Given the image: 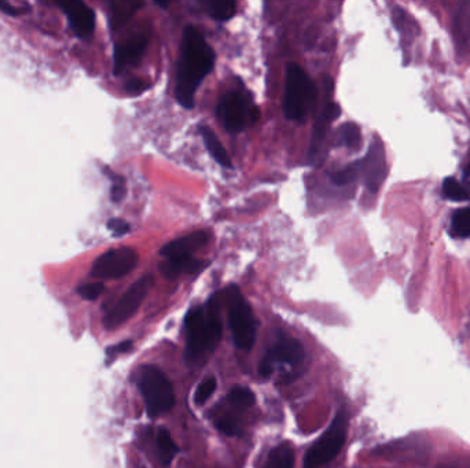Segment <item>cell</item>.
Masks as SVG:
<instances>
[{"instance_id": "obj_1", "label": "cell", "mask_w": 470, "mask_h": 468, "mask_svg": "<svg viewBox=\"0 0 470 468\" xmlns=\"http://www.w3.org/2000/svg\"><path fill=\"white\" fill-rule=\"evenodd\" d=\"M215 52L193 26L183 30L181 61L176 75V99L186 109L194 107V95L201 81L213 69Z\"/></svg>"}, {"instance_id": "obj_2", "label": "cell", "mask_w": 470, "mask_h": 468, "mask_svg": "<svg viewBox=\"0 0 470 468\" xmlns=\"http://www.w3.org/2000/svg\"><path fill=\"white\" fill-rule=\"evenodd\" d=\"M187 360L200 362L212 353L222 337L220 304L219 297L213 295L205 307H195L190 309L186 320Z\"/></svg>"}, {"instance_id": "obj_3", "label": "cell", "mask_w": 470, "mask_h": 468, "mask_svg": "<svg viewBox=\"0 0 470 468\" xmlns=\"http://www.w3.org/2000/svg\"><path fill=\"white\" fill-rule=\"evenodd\" d=\"M136 385L143 395L149 417H159L174 408V388L159 368L155 365L140 367L136 375Z\"/></svg>"}, {"instance_id": "obj_4", "label": "cell", "mask_w": 470, "mask_h": 468, "mask_svg": "<svg viewBox=\"0 0 470 468\" xmlns=\"http://www.w3.org/2000/svg\"><path fill=\"white\" fill-rule=\"evenodd\" d=\"M224 301L229 311V323L235 346L241 350H251L255 345L258 330V323L251 305L234 285L224 290Z\"/></svg>"}, {"instance_id": "obj_5", "label": "cell", "mask_w": 470, "mask_h": 468, "mask_svg": "<svg viewBox=\"0 0 470 468\" xmlns=\"http://www.w3.org/2000/svg\"><path fill=\"white\" fill-rule=\"evenodd\" d=\"M285 88L284 111L287 120H303L316 99V88L311 78L297 63H289Z\"/></svg>"}, {"instance_id": "obj_6", "label": "cell", "mask_w": 470, "mask_h": 468, "mask_svg": "<svg viewBox=\"0 0 470 468\" xmlns=\"http://www.w3.org/2000/svg\"><path fill=\"white\" fill-rule=\"evenodd\" d=\"M348 417L344 411H339L337 417L333 419L330 427L326 433L313 443L306 453L304 467L303 468H327L330 463L337 457L347 438Z\"/></svg>"}, {"instance_id": "obj_7", "label": "cell", "mask_w": 470, "mask_h": 468, "mask_svg": "<svg viewBox=\"0 0 470 468\" xmlns=\"http://www.w3.org/2000/svg\"><path fill=\"white\" fill-rule=\"evenodd\" d=\"M155 279L152 275H145L140 279H138L113 305V308L106 313L104 317V328L114 330L121 324H124L127 320H130L142 305Z\"/></svg>"}, {"instance_id": "obj_8", "label": "cell", "mask_w": 470, "mask_h": 468, "mask_svg": "<svg viewBox=\"0 0 470 468\" xmlns=\"http://www.w3.org/2000/svg\"><path fill=\"white\" fill-rule=\"evenodd\" d=\"M136 265L138 254L133 249H112L95 260L90 275L95 279H119L128 275Z\"/></svg>"}, {"instance_id": "obj_9", "label": "cell", "mask_w": 470, "mask_h": 468, "mask_svg": "<svg viewBox=\"0 0 470 468\" xmlns=\"http://www.w3.org/2000/svg\"><path fill=\"white\" fill-rule=\"evenodd\" d=\"M217 113L224 128L230 133H239L245 130L248 121H256L259 111L256 107L248 109L245 99L238 92L226 94L217 106Z\"/></svg>"}, {"instance_id": "obj_10", "label": "cell", "mask_w": 470, "mask_h": 468, "mask_svg": "<svg viewBox=\"0 0 470 468\" xmlns=\"http://www.w3.org/2000/svg\"><path fill=\"white\" fill-rule=\"evenodd\" d=\"M362 162V173L365 176V184L370 192H377L387 176V159L385 149L381 140L375 139Z\"/></svg>"}, {"instance_id": "obj_11", "label": "cell", "mask_w": 470, "mask_h": 468, "mask_svg": "<svg viewBox=\"0 0 470 468\" xmlns=\"http://www.w3.org/2000/svg\"><path fill=\"white\" fill-rule=\"evenodd\" d=\"M58 6L65 13L69 26L78 37H88L95 29V13L84 1L71 0L65 3H58Z\"/></svg>"}, {"instance_id": "obj_12", "label": "cell", "mask_w": 470, "mask_h": 468, "mask_svg": "<svg viewBox=\"0 0 470 468\" xmlns=\"http://www.w3.org/2000/svg\"><path fill=\"white\" fill-rule=\"evenodd\" d=\"M306 357L304 346L300 340L294 338L281 337L274 346L268 350L265 359L270 360L272 365L274 363L287 365L290 368H296L303 363Z\"/></svg>"}, {"instance_id": "obj_13", "label": "cell", "mask_w": 470, "mask_h": 468, "mask_svg": "<svg viewBox=\"0 0 470 468\" xmlns=\"http://www.w3.org/2000/svg\"><path fill=\"white\" fill-rule=\"evenodd\" d=\"M209 242V234L207 231H197L193 234L186 235L179 239H175L165 246L161 247L159 254L165 259L171 257H191V253L200 250Z\"/></svg>"}, {"instance_id": "obj_14", "label": "cell", "mask_w": 470, "mask_h": 468, "mask_svg": "<svg viewBox=\"0 0 470 468\" xmlns=\"http://www.w3.org/2000/svg\"><path fill=\"white\" fill-rule=\"evenodd\" d=\"M147 46L146 36H133L114 50V73L120 75L127 66H132L140 61Z\"/></svg>"}, {"instance_id": "obj_15", "label": "cell", "mask_w": 470, "mask_h": 468, "mask_svg": "<svg viewBox=\"0 0 470 468\" xmlns=\"http://www.w3.org/2000/svg\"><path fill=\"white\" fill-rule=\"evenodd\" d=\"M341 114V109L336 102H326L319 111V116L315 121L313 130V140H311V150L310 156H315L320 149V144L325 142L327 130L330 128V124L337 120Z\"/></svg>"}, {"instance_id": "obj_16", "label": "cell", "mask_w": 470, "mask_h": 468, "mask_svg": "<svg viewBox=\"0 0 470 468\" xmlns=\"http://www.w3.org/2000/svg\"><path fill=\"white\" fill-rule=\"evenodd\" d=\"M208 261L198 260L193 257H171L159 265L161 273L168 279H176L181 273L197 275L208 266Z\"/></svg>"}, {"instance_id": "obj_17", "label": "cell", "mask_w": 470, "mask_h": 468, "mask_svg": "<svg viewBox=\"0 0 470 468\" xmlns=\"http://www.w3.org/2000/svg\"><path fill=\"white\" fill-rule=\"evenodd\" d=\"M143 6V3L136 1H114L110 4V27L113 30L126 25L135 13Z\"/></svg>"}, {"instance_id": "obj_18", "label": "cell", "mask_w": 470, "mask_h": 468, "mask_svg": "<svg viewBox=\"0 0 470 468\" xmlns=\"http://www.w3.org/2000/svg\"><path fill=\"white\" fill-rule=\"evenodd\" d=\"M200 132H201V136L204 139V143L208 149L209 154L215 158V161L224 166V168H233V164H231V159L230 156L227 154L226 149L223 147V144L220 143L219 137L216 136V133L213 130H210L209 127H200Z\"/></svg>"}, {"instance_id": "obj_19", "label": "cell", "mask_w": 470, "mask_h": 468, "mask_svg": "<svg viewBox=\"0 0 470 468\" xmlns=\"http://www.w3.org/2000/svg\"><path fill=\"white\" fill-rule=\"evenodd\" d=\"M294 450L291 443L278 445L268 455V460L264 468H293Z\"/></svg>"}, {"instance_id": "obj_20", "label": "cell", "mask_w": 470, "mask_h": 468, "mask_svg": "<svg viewBox=\"0 0 470 468\" xmlns=\"http://www.w3.org/2000/svg\"><path fill=\"white\" fill-rule=\"evenodd\" d=\"M157 448H158V455L159 459L162 462V464L169 466L174 460V457L176 456V453L179 452V448L176 446V443H174L169 431L164 427L158 429L157 431Z\"/></svg>"}, {"instance_id": "obj_21", "label": "cell", "mask_w": 470, "mask_h": 468, "mask_svg": "<svg viewBox=\"0 0 470 468\" xmlns=\"http://www.w3.org/2000/svg\"><path fill=\"white\" fill-rule=\"evenodd\" d=\"M450 234L454 238H470V207L459 209L452 214Z\"/></svg>"}, {"instance_id": "obj_22", "label": "cell", "mask_w": 470, "mask_h": 468, "mask_svg": "<svg viewBox=\"0 0 470 468\" xmlns=\"http://www.w3.org/2000/svg\"><path fill=\"white\" fill-rule=\"evenodd\" d=\"M454 35L462 43H466L470 39V1L462 4L454 20Z\"/></svg>"}, {"instance_id": "obj_23", "label": "cell", "mask_w": 470, "mask_h": 468, "mask_svg": "<svg viewBox=\"0 0 470 468\" xmlns=\"http://www.w3.org/2000/svg\"><path fill=\"white\" fill-rule=\"evenodd\" d=\"M208 13L217 21H227L233 18L236 10V4L231 0H216L207 3Z\"/></svg>"}, {"instance_id": "obj_24", "label": "cell", "mask_w": 470, "mask_h": 468, "mask_svg": "<svg viewBox=\"0 0 470 468\" xmlns=\"http://www.w3.org/2000/svg\"><path fill=\"white\" fill-rule=\"evenodd\" d=\"M443 191L444 198L454 201V202H462V201H468L470 198V192L461 184L458 180H455L454 178H447L443 182Z\"/></svg>"}, {"instance_id": "obj_25", "label": "cell", "mask_w": 470, "mask_h": 468, "mask_svg": "<svg viewBox=\"0 0 470 468\" xmlns=\"http://www.w3.org/2000/svg\"><path fill=\"white\" fill-rule=\"evenodd\" d=\"M341 143H344L348 149H359L361 146V130L354 123L344 124L339 130Z\"/></svg>"}, {"instance_id": "obj_26", "label": "cell", "mask_w": 470, "mask_h": 468, "mask_svg": "<svg viewBox=\"0 0 470 468\" xmlns=\"http://www.w3.org/2000/svg\"><path fill=\"white\" fill-rule=\"evenodd\" d=\"M361 173H362V162L359 161V162L351 164L349 166L335 173L332 176V180L336 185H347V184L355 182Z\"/></svg>"}, {"instance_id": "obj_27", "label": "cell", "mask_w": 470, "mask_h": 468, "mask_svg": "<svg viewBox=\"0 0 470 468\" xmlns=\"http://www.w3.org/2000/svg\"><path fill=\"white\" fill-rule=\"evenodd\" d=\"M229 401L234 405L246 408V407H251L255 404L256 397L252 390H249L246 388H234L229 393Z\"/></svg>"}, {"instance_id": "obj_28", "label": "cell", "mask_w": 470, "mask_h": 468, "mask_svg": "<svg viewBox=\"0 0 470 468\" xmlns=\"http://www.w3.org/2000/svg\"><path fill=\"white\" fill-rule=\"evenodd\" d=\"M216 379L215 378H209L205 382H203L194 394V402L195 405H204L209 400V397L216 390Z\"/></svg>"}, {"instance_id": "obj_29", "label": "cell", "mask_w": 470, "mask_h": 468, "mask_svg": "<svg viewBox=\"0 0 470 468\" xmlns=\"http://www.w3.org/2000/svg\"><path fill=\"white\" fill-rule=\"evenodd\" d=\"M106 172H107L109 178L113 182V187L110 190V198H112L113 202L117 204V202L123 201V198L126 195V179L123 176H120V175L113 173L112 171H106Z\"/></svg>"}, {"instance_id": "obj_30", "label": "cell", "mask_w": 470, "mask_h": 468, "mask_svg": "<svg viewBox=\"0 0 470 468\" xmlns=\"http://www.w3.org/2000/svg\"><path fill=\"white\" fill-rule=\"evenodd\" d=\"M78 295L85 300V301H95L101 297V294L104 291V283L95 282V283H85L78 287Z\"/></svg>"}, {"instance_id": "obj_31", "label": "cell", "mask_w": 470, "mask_h": 468, "mask_svg": "<svg viewBox=\"0 0 470 468\" xmlns=\"http://www.w3.org/2000/svg\"><path fill=\"white\" fill-rule=\"evenodd\" d=\"M133 346V342L132 340H124L121 343H117V345H113L110 347L106 349V357H107V363H110L112 360H114L119 355H123V353H127L130 352Z\"/></svg>"}, {"instance_id": "obj_32", "label": "cell", "mask_w": 470, "mask_h": 468, "mask_svg": "<svg viewBox=\"0 0 470 468\" xmlns=\"http://www.w3.org/2000/svg\"><path fill=\"white\" fill-rule=\"evenodd\" d=\"M216 427L220 433L226 434V436H236L239 433V429H238V424L235 421L234 419L231 417H223V419H219L216 421Z\"/></svg>"}, {"instance_id": "obj_33", "label": "cell", "mask_w": 470, "mask_h": 468, "mask_svg": "<svg viewBox=\"0 0 470 468\" xmlns=\"http://www.w3.org/2000/svg\"><path fill=\"white\" fill-rule=\"evenodd\" d=\"M107 228L114 236H123L130 233V224L121 218H110L107 221Z\"/></svg>"}, {"instance_id": "obj_34", "label": "cell", "mask_w": 470, "mask_h": 468, "mask_svg": "<svg viewBox=\"0 0 470 468\" xmlns=\"http://www.w3.org/2000/svg\"><path fill=\"white\" fill-rule=\"evenodd\" d=\"M147 88H149V84L140 78H132L126 84V91L130 95H139V94L145 92Z\"/></svg>"}, {"instance_id": "obj_35", "label": "cell", "mask_w": 470, "mask_h": 468, "mask_svg": "<svg viewBox=\"0 0 470 468\" xmlns=\"http://www.w3.org/2000/svg\"><path fill=\"white\" fill-rule=\"evenodd\" d=\"M0 11L10 16V17H18V16L25 13L23 8H17L13 4L7 3V1H1V0H0Z\"/></svg>"}, {"instance_id": "obj_36", "label": "cell", "mask_w": 470, "mask_h": 468, "mask_svg": "<svg viewBox=\"0 0 470 468\" xmlns=\"http://www.w3.org/2000/svg\"><path fill=\"white\" fill-rule=\"evenodd\" d=\"M272 372H274V365H272V363L270 362V360H267L265 357L261 360L260 365H259V374H260L261 378H265V379H268L271 375H272Z\"/></svg>"}]
</instances>
